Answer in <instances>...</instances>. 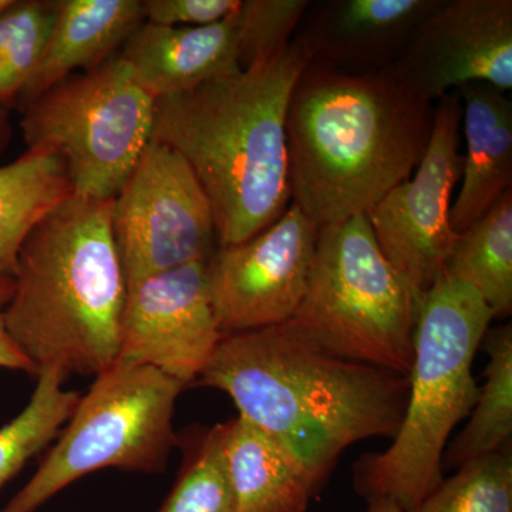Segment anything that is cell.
Returning a JSON list of instances; mask_svg holds the SVG:
<instances>
[{
    "label": "cell",
    "instance_id": "obj_31",
    "mask_svg": "<svg viewBox=\"0 0 512 512\" xmlns=\"http://www.w3.org/2000/svg\"><path fill=\"white\" fill-rule=\"evenodd\" d=\"M10 0H0V13L3 12L6 8H8Z\"/></svg>",
    "mask_w": 512,
    "mask_h": 512
},
{
    "label": "cell",
    "instance_id": "obj_8",
    "mask_svg": "<svg viewBox=\"0 0 512 512\" xmlns=\"http://www.w3.org/2000/svg\"><path fill=\"white\" fill-rule=\"evenodd\" d=\"M156 100L120 55L73 74L22 110L28 148H49L66 163L73 194L110 201L151 141Z\"/></svg>",
    "mask_w": 512,
    "mask_h": 512
},
{
    "label": "cell",
    "instance_id": "obj_30",
    "mask_svg": "<svg viewBox=\"0 0 512 512\" xmlns=\"http://www.w3.org/2000/svg\"><path fill=\"white\" fill-rule=\"evenodd\" d=\"M367 504H369L367 512H404L402 508L384 498H372V500H367Z\"/></svg>",
    "mask_w": 512,
    "mask_h": 512
},
{
    "label": "cell",
    "instance_id": "obj_28",
    "mask_svg": "<svg viewBox=\"0 0 512 512\" xmlns=\"http://www.w3.org/2000/svg\"><path fill=\"white\" fill-rule=\"evenodd\" d=\"M13 293V276L0 275V369L19 370L36 376L35 367L10 338L5 312Z\"/></svg>",
    "mask_w": 512,
    "mask_h": 512
},
{
    "label": "cell",
    "instance_id": "obj_2",
    "mask_svg": "<svg viewBox=\"0 0 512 512\" xmlns=\"http://www.w3.org/2000/svg\"><path fill=\"white\" fill-rule=\"evenodd\" d=\"M433 114L389 67L357 74L309 63L286 111L291 204L319 228L366 214L412 177Z\"/></svg>",
    "mask_w": 512,
    "mask_h": 512
},
{
    "label": "cell",
    "instance_id": "obj_21",
    "mask_svg": "<svg viewBox=\"0 0 512 512\" xmlns=\"http://www.w3.org/2000/svg\"><path fill=\"white\" fill-rule=\"evenodd\" d=\"M481 345L490 356L485 383L471 410V419L458 434L443 464L450 468L466 466L470 461L490 456L511 446L512 434V326L488 329Z\"/></svg>",
    "mask_w": 512,
    "mask_h": 512
},
{
    "label": "cell",
    "instance_id": "obj_19",
    "mask_svg": "<svg viewBox=\"0 0 512 512\" xmlns=\"http://www.w3.org/2000/svg\"><path fill=\"white\" fill-rule=\"evenodd\" d=\"M72 195L66 163L49 148H28L0 165V275L15 274L30 232Z\"/></svg>",
    "mask_w": 512,
    "mask_h": 512
},
{
    "label": "cell",
    "instance_id": "obj_1",
    "mask_svg": "<svg viewBox=\"0 0 512 512\" xmlns=\"http://www.w3.org/2000/svg\"><path fill=\"white\" fill-rule=\"evenodd\" d=\"M194 386L231 397L320 487L340 454L370 437L394 439L409 376L330 355L288 322L222 336Z\"/></svg>",
    "mask_w": 512,
    "mask_h": 512
},
{
    "label": "cell",
    "instance_id": "obj_22",
    "mask_svg": "<svg viewBox=\"0 0 512 512\" xmlns=\"http://www.w3.org/2000/svg\"><path fill=\"white\" fill-rule=\"evenodd\" d=\"M36 380L25 409L0 429V488L59 436L79 402L80 394L64 389L66 379L56 370H42Z\"/></svg>",
    "mask_w": 512,
    "mask_h": 512
},
{
    "label": "cell",
    "instance_id": "obj_18",
    "mask_svg": "<svg viewBox=\"0 0 512 512\" xmlns=\"http://www.w3.org/2000/svg\"><path fill=\"white\" fill-rule=\"evenodd\" d=\"M222 451L235 512H306L318 490L295 458L249 421L222 424Z\"/></svg>",
    "mask_w": 512,
    "mask_h": 512
},
{
    "label": "cell",
    "instance_id": "obj_4",
    "mask_svg": "<svg viewBox=\"0 0 512 512\" xmlns=\"http://www.w3.org/2000/svg\"><path fill=\"white\" fill-rule=\"evenodd\" d=\"M111 201L73 194L20 248L5 319L36 375L96 377L119 357L127 281Z\"/></svg>",
    "mask_w": 512,
    "mask_h": 512
},
{
    "label": "cell",
    "instance_id": "obj_11",
    "mask_svg": "<svg viewBox=\"0 0 512 512\" xmlns=\"http://www.w3.org/2000/svg\"><path fill=\"white\" fill-rule=\"evenodd\" d=\"M319 229L291 204L255 237L217 248L207 269L222 336L293 318L308 285Z\"/></svg>",
    "mask_w": 512,
    "mask_h": 512
},
{
    "label": "cell",
    "instance_id": "obj_23",
    "mask_svg": "<svg viewBox=\"0 0 512 512\" xmlns=\"http://www.w3.org/2000/svg\"><path fill=\"white\" fill-rule=\"evenodd\" d=\"M57 2L10 0L0 13V109L18 104L56 18Z\"/></svg>",
    "mask_w": 512,
    "mask_h": 512
},
{
    "label": "cell",
    "instance_id": "obj_3",
    "mask_svg": "<svg viewBox=\"0 0 512 512\" xmlns=\"http://www.w3.org/2000/svg\"><path fill=\"white\" fill-rule=\"evenodd\" d=\"M311 62L293 37L268 62L156 100L151 140L190 165L210 201L218 247L255 237L291 205L286 111Z\"/></svg>",
    "mask_w": 512,
    "mask_h": 512
},
{
    "label": "cell",
    "instance_id": "obj_10",
    "mask_svg": "<svg viewBox=\"0 0 512 512\" xmlns=\"http://www.w3.org/2000/svg\"><path fill=\"white\" fill-rule=\"evenodd\" d=\"M461 119L457 92L437 101L429 144L412 177L366 212L380 251L420 293L443 274L457 238L450 210L463 165Z\"/></svg>",
    "mask_w": 512,
    "mask_h": 512
},
{
    "label": "cell",
    "instance_id": "obj_27",
    "mask_svg": "<svg viewBox=\"0 0 512 512\" xmlns=\"http://www.w3.org/2000/svg\"><path fill=\"white\" fill-rule=\"evenodd\" d=\"M241 0H144V22L160 26H205L238 9Z\"/></svg>",
    "mask_w": 512,
    "mask_h": 512
},
{
    "label": "cell",
    "instance_id": "obj_29",
    "mask_svg": "<svg viewBox=\"0 0 512 512\" xmlns=\"http://www.w3.org/2000/svg\"><path fill=\"white\" fill-rule=\"evenodd\" d=\"M12 137V126H10L9 110L0 109V154L8 147Z\"/></svg>",
    "mask_w": 512,
    "mask_h": 512
},
{
    "label": "cell",
    "instance_id": "obj_5",
    "mask_svg": "<svg viewBox=\"0 0 512 512\" xmlns=\"http://www.w3.org/2000/svg\"><path fill=\"white\" fill-rule=\"evenodd\" d=\"M494 313L476 289L443 272L421 298L406 412L392 446L357 461V493L414 512L443 478L448 437L474 409V356Z\"/></svg>",
    "mask_w": 512,
    "mask_h": 512
},
{
    "label": "cell",
    "instance_id": "obj_6",
    "mask_svg": "<svg viewBox=\"0 0 512 512\" xmlns=\"http://www.w3.org/2000/svg\"><path fill=\"white\" fill-rule=\"evenodd\" d=\"M423 295L387 261L366 214L357 215L319 229L305 295L288 323L330 355L409 376Z\"/></svg>",
    "mask_w": 512,
    "mask_h": 512
},
{
    "label": "cell",
    "instance_id": "obj_25",
    "mask_svg": "<svg viewBox=\"0 0 512 512\" xmlns=\"http://www.w3.org/2000/svg\"><path fill=\"white\" fill-rule=\"evenodd\" d=\"M414 512H512L511 446L458 468Z\"/></svg>",
    "mask_w": 512,
    "mask_h": 512
},
{
    "label": "cell",
    "instance_id": "obj_13",
    "mask_svg": "<svg viewBox=\"0 0 512 512\" xmlns=\"http://www.w3.org/2000/svg\"><path fill=\"white\" fill-rule=\"evenodd\" d=\"M389 69L433 104L467 84L510 92L511 0H441Z\"/></svg>",
    "mask_w": 512,
    "mask_h": 512
},
{
    "label": "cell",
    "instance_id": "obj_14",
    "mask_svg": "<svg viewBox=\"0 0 512 512\" xmlns=\"http://www.w3.org/2000/svg\"><path fill=\"white\" fill-rule=\"evenodd\" d=\"M441 0H325L309 5L295 39L312 62L346 73L392 66Z\"/></svg>",
    "mask_w": 512,
    "mask_h": 512
},
{
    "label": "cell",
    "instance_id": "obj_16",
    "mask_svg": "<svg viewBox=\"0 0 512 512\" xmlns=\"http://www.w3.org/2000/svg\"><path fill=\"white\" fill-rule=\"evenodd\" d=\"M143 23L141 0H57L45 49L16 107L22 111L73 74L107 62Z\"/></svg>",
    "mask_w": 512,
    "mask_h": 512
},
{
    "label": "cell",
    "instance_id": "obj_17",
    "mask_svg": "<svg viewBox=\"0 0 512 512\" xmlns=\"http://www.w3.org/2000/svg\"><path fill=\"white\" fill-rule=\"evenodd\" d=\"M456 92L466 154L450 225L460 234L512 190V101L488 84H467Z\"/></svg>",
    "mask_w": 512,
    "mask_h": 512
},
{
    "label": "cell",
    "instance_id": "obj_7",
    "mask_svg": "<svg viewBox=\"0 0 512 512\" xmlns=\"http://www.w3.org/2000/svg\"><path fill=\"white\" fill-rule=\"evenodd\" d=\"M184 389L151 367L114 363L94 377L55 446L0 512H35L67 485L104 468L161 473L177 443L175 403Z\"/></svg>",
    "mask_w": 512,
    "mask_h": 512
},
{
    "label": "cell",
    "instance_id": "obj_12",
    "mask_svg": "<svg viewBox=\"0 0 512 512\" xmlns=\"http://www.w3.org/2000/svg\"><path fill=\"white\" fill-rule=\"evenodd\" d=\"M221 339L207 262L127 284L116 362L151 367L187 387L201 375Z\"/></svg>",
    "mask_w": 512,
    "mask_h": 512
},
{
    "label": "cell",
    "instance_id": "obj_15",
    "mask_svg": "<svg viewBox=\"0 0 512 512\" xmlns=\"http://www.w3.org/2000/svg\"><path fill=\"white\" fill-rule=\"evenodd\" d=\"M119 55L154 100L187 93L211 80L242 72L235 12L205 26L144 22Z\"/></svg>",
    "mask_w": 512,
    "mask_h": 512
},
{
    "label": "cell",
    "instance_id": "obj_26",
    "mask_svg": "<svg viewBox=\"0 0 512 512\" xmlns=\"http://www.w3.org/2000/svg\"><path fill=\"white\" fill-rule=\"evenodd\" d=\"M309 0H241L235 10L241 70L274 59L291 45Z\"/></svg>",
    "mask_w": 512,
    "mask_h": 512
},
{
    "label": "cell",
    "instance_id": "obj_20",
    "mask_svg": "<svg viewBox=\"0 0 512 512\" xmlns=\"http://www.w3.org/2000/svg\"><path fill=\"white\" fill-rule=\"evenodd\" d=\"M444 272L471 286L494 318L512 312V190L457 234Z\"/></svg>",
    "mask_w": 512,
    "mask_h": 512
},
{
    "label": "cell",
    "instance_id": "obj_9",
    "mask_svg": "<svg viewBox=\"0 0 512 512\" xmlns=\"http://www.w3.org/2000/svg\"><path fill=\"white\" fill-rule=\"evenodd\" d=\"M111 229L127 284L208 262L218 248L200 181L177 151L154 140L111 201Z\"/></svg>",
    "mask_w": 512,
    "mask_h": 512
},
{
    "label": "cell",
    "instance_id": "obj_24",
    "mask_svg": "<svg viewBox=\"0 0 512 512\" xmlns=\"http://www.w3.org/2000/svg\"><path fill=\"white\" fill-rule=\"evenodd\" d=\"M158 512H235L222 451V424L187 440L183 467Z\"/></svg>",
    "mask_w": 512,
    "mask_h": 512
}]
</instances>
